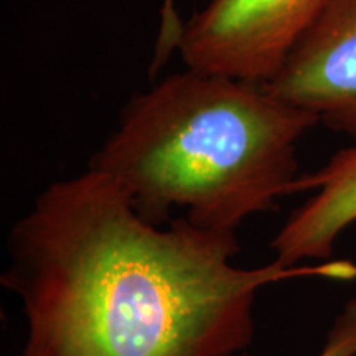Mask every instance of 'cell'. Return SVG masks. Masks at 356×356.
<instances>
[{
	"mask_svg": "<svg viewBox=\"0 0 356 356\" xmlns=\"http://www.w3.org/2000/svg\"><path fill=\"white\" fill-rule=\"evenodd\" d=\"M239 251L236 231L145 221L95 168L53 181L7 236L0 284L25 315L20 356H236L262 287L356 279L351 261L244 269Z\"/></svg>",
	"mask_w": 356,
	"mask_h": 356,
	"instance_id": "cell-1",
	"label": "cell"
},
{
	"mask_svg": "<svg viewBox=\"0 0 356 356\" xmlns=\"http://www.w3.org/2000/svg\"><path fill=\"white\" fill-rule=\"evenodd\" d=\"M315 124L261 84L185 68L127 102L89 168L152 225L178 208L203 228L236 231L292 193L297 144Z\"/></svg>",
	"mask_w": 356,
	"mask_h": 356,
	"instance_id": "cell-2",
	"label": "cell"
},
{
	"mask_svg": "<svg viewBox=\"0 0 356 356\" xmlns=\"http://www.w3.org/2000/svg\"><path fill=\"white\" fill-rule=\"evenodd\" d=\"M328 0H208L185 22L177 51L186 70L266 86Z\"/></svg>",
	"mask_w": 356,
	"mask_h": 356,
	"instance_id": "cell-3",
	"label": "cell"
},
{
	"mask_svg": "<svg viewBox=\"0 0 356 356\" xmlns=\"http://www.w3.org/2000/svg\"><path fill=\"white\" fill-rule=\"evenodd\" d=\"M264 88L356 139V0H328Z\"/></svg>",
	"mask_w": 356,
	"mask_h": 356,
	"instance_id": "cell-4",
	"label": "cell"
},
{
	"mask_svg": "<svg viewBox=\"0 0 356 356\" xmlns=\"http://www.w3.org/2000/svg\"><path fill=\"white\" fill-rule=\"evenodd\" d=\"M315 190L289 216L270 248L275 261L293 267L328 259L340 234L356 222V145L340 150L318 170L299 175L292 193Z\"/></svg>",
	"mask_w": 356,
	"mask_h": 356,
	"instance_id": "cell-5",
	"label": "cell"
},
{
	"mask_svg": "<svg viewBox=\"0 0 356 356\" xmlns=\"http://www.w3.org/2000/svg\"><path fill=\"white\" fill-rule=\"evenodd\" d=\"M317 356H356V299L346 302Z\"/></svg>",
	"mask_w": 356,
	"mask_h": 356,
	"instance_id": "cell-6",
	"label": "cell"
},
{
	"mask_svg": "<svg viewBox=\"0 0 356 356\" xmlns=\"http://www.w3.org/2000/svg\"><path fill=\"white\" fill-rule=\"evenodd\" d=\"M181 29H184V22L178 19L175 0H163L162 8H160L157 43H155L152 66H150L152 73H157L163 66V63H167L172 53L177 51Z\"/></svg>",
	"mask_w": 356,
	"mask_h": 356,
	"instance_id": "cell-7",
	"label": "cell"
}]
</instances>
